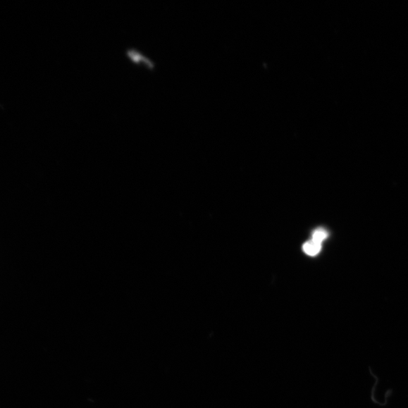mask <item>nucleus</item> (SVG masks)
<instances>
[{"label": "nucleus", "mask_w": 408, "mask_h": 408, "mask_svg": "<svg viewBox=\"0 0 408 408\" xmlns=\"http://www.w3.org/2000/svg\"><path fill=\"white\" fill-rule=\"evenodd\" d=\"M128 56L130 58L132 61L135 63V64H140V63H144L149 68H154V64L149 59L144 58L139 52L135 49H130L128 51Z\"/></svg>", "instance_id": "1"}, {"label": "nucleus", "mask_w": 408, "mask_h": 408, "mask_svg": "<svg viewBox=\"0 0 408 408\" xmlns=\"http://www.w3.org/2000/svg\"><path fill=\"white\" fill-rule=\"evenodd\" d=\"M321 249V244L311 240L310 242H307L303 245V250L309 256L317 255Z\"/></svg>", "instance_id": "2"}, {"label": "nucleus", "mask_w": 408, "mask_h": 408, "mask_svg": "<svg viewBox=\"0 0 408 408\" xmlns=\"http://www.w3.org/2000/svg\"><path fill=\"white\" fill-rule=\"evenodd\" d=\"M327 237L328 233L326 231H324V230L319 229L316 230V231L313 233L311 240H315V242L321 244L323 240L326 239Z\"/></svg>", "instance_id": "3"}]
</instances>
